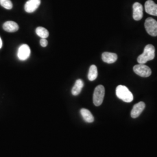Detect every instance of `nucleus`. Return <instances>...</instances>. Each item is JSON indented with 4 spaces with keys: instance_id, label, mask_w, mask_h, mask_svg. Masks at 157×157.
<instances>
[{
    "instance_id": "obj_18",
    "label": "nucleus",
    "mask_w": 157,
    "mask_h": 157,
    "mask_svg": "<svg viewBox=\"0 0 157 157\" xmlns=\"http://www.w3.org/2000/svg\"><path fill=\"white\" fill-rule=\"evenodd\" d=\"M40 43L42 47H45L48 44V41L45 39H41V40H40Z\"/></svg>"
},
{
    "instance_id": "obj_15",
    "label": "nucleus",
    "mask_w": 157,
    "mask_h": 157,
    "mask_svg": "<svg viewBox=\"0 0 157 157\" xmlns=\"http://www.w3.org/2000/svg\"><path fill=\"white\" fill-rule=\"evenodd\" d=\"M97 67L94 65H92L89 69V71L88 73V78L90 81H94L97 78Z\"/></svg>"
},
{
    "instance_id": "obj_3",
    "label": "nucleus",
    "mask_w": 157,
    "mask_h": 157,
    "mask_svg": "<svg viewBox=\"0 0 157 157\" xmlns=\"http://www.w3.org/2000/svg\"><path fill=\"white\" fill-rule=\"evenodd\" d=\"M105 95V89L102 85H98L95 87L93 94V103L95 106L101 105Z\"/></svg>"
},
{
    "instance_id": "obj_4",
    "label": "nucleus",
    "mask_w": 157,
    "mask_h": 157,
    "mask_svg": "<svg viewBox=\"0 0 157 157\" xmlns=\"http://www.w3.org/2000/svg\"><path fill=\"white\" fill-rule=\"evenodd\" d=\"M147 33L151 36H157V21L152 17H148L144 23Z\"/></svg>"
},
{
    "instance_id": "obj_8",
    "label": "nucleus",
    "mask_w": 157,
    "mask_h": 157,
    "mask_svg": "<svg viewBox=\"0 0 157 157\" xmlns=\"http://www.w3.org/2000/svg\"><path fill=\"white\" fill-rule=\"evenodd\" d=\"M41 4V0H28L25 5V10L28 13L35 11Z\"/></svg>"
},
{
    "instance_id": "obj_6",
    "label": "nucleus",
    "mask_w": 157,
    "mask_h": 157,
    "mask_svg": "<svg viewBox=\"0 0 157 157\" xmlns=\"http://www.w3.org/2000/svg\"><path fill=\"white\" fill-rule=\"evenodd\" d=\"M31 51L27 44L21 45L17 51V57L21 61H25L28 59L30 56Z\"/></svg>"
},
{
    "instance_id": "obj_5",
    "label": "nucleus",
    "mask_w": 157,
    "mask_h": 157,
    "mask_svg": "<svg viewBox=\"0 0 157 157\" xmlns=\"http://www.w3.org/2000/svg\"><path fill=\"white\" fill-rule=\"evenodd\" d=\"M133 71L136 74L143 78L149 77L151 75V70L144 64L136 65L133 67Z\"/></svg>"
},
{
    "instance_id": "obj_13",
    "label": "nucleus",
    "mask_w": 157,
    "mask_h": 157,
    "mask_svg": "<svg viewBox=\"0 0 157 157\" xmlns=\"http://www.w3.org/2000/svg\"><path fill=\"white\" fill-rule=\"evenodd\" d=\"M84 86V83L82 80L78 79L76 81L72 89V94L75 96L78 95Z\"/></svg>"
},
{
    "instance_id": "obj_12",
    "label": "nucleus",
    "mask_w": 157,
    "mask_h": 157,
    "mask_svg": "<svg viewBox=\"0 0 157 157\" xmlns=\"http://www.w3.org/2000/svg\"><path fill=\"white\" fill-rule=\"evenodd\" d=\"M2 28L8 32H15L18 30L19 26L13 21H7L4 23Z\"/></svg>"
},
{
    "instance_id": "obj_1",
    "label": "nucleus",
    "mask_w": 157,
    "mask_h": 157,
    "mask_svg": "<svg viewBox=\"0 0 157 157\" xmlns=\"http://www.w3.org/2000/svg\"><path fill=\"white\" fill-rule=\"evenodd\" d=\"M155 57V47L151 44H148L144 48L143 54L137 58V62L140 64L154 59Z\"/></svg>"
},
{
    "instance_id": "obj_7",
    "label": "nucleus",
    "mask_w": 157,
    "mask_h": 157,
    "mask_svg": "<svg viewBox=\"0 0 157 157\" xmlns=\"http://www.w3.org/2000/svg\"><path fill=\"white\" fill-rule=\"evenodd\" d=\"M143 17V8L139 2H135L133 5V17L135 21H140Z\"/></svg>"
},
{
    "instance_id": "obj_19",
    "label": "nucleus",
    "mask_w": 157,
    "mask_h": 157,
    "mask_svg": "<svg viewBox=\"0 0 157 157\" xmlns=\"http://www.w3.org/2000/svg\"><path fill=\"white\" fill-rule=\"evenodd\" d=\"M2 46V40L0 37V48H1Z\"/></svg>"
},
{
    "instance_id": "obj_16",
    "label": "nucleus",
    "mask_w": 157,
    "mask_h": 157,
    "mask_svg": "<svg viewBox=\"0 0 157 157\" xmlns=\"http://www.w3.org/2000/svg\"><path fill=\"white\" fill-rule=\"evenodd\" d=\"M36 33L41 39H46L49 36V32L43 27H38L36 29Z\"/></svg>"
},
{
    "instance_id": "obj_10",
    "label": "nucleus",
    "mask_w": 157,
    "mask_h": 157,
    "mask_svg": "<svg viewBox=\"0 0 157 157\" xmlns=\"http://www.w3.org/2000/svg\"><path fill=\"white\" fill-rule=\"evenodd\" d=\"M145 10L147 13L157 17V4H155L152 0H148L146 1Z\"/></svg>"
},
{
    "instance_id": "obj_2",
    "label": "nucleus",
    "mask_w": 157,
    "mask_h": 157,
    "mask_svg": "<svg viewBox=\"0 0 157 157\" xmlns=\"http://www.w3.org/2000/svg\"><path fill=\"white\" fill-rule=\"evenodd\" d=\"M116 95L119 99L125 102H130L133 100V94L128 88L123 85H119L116 89Z\"/></svg>"
},
{
    "instance_id": "obj_17",
    "label": "nucleus",
    "mask_w": 157,
    "mask_h": 157,
    "mask_svg": "<svg viewBox=\"0 0 157 157\" xmlns=\"http://www.w3.org/2000/svg\"><path fill=\"white\" fill-rule=\"evenodd\" d=\"M0 5L6 10H11L13 7L11 0H0Z\"/></svg>"
},
{
    "instance_id": "obj_11",
    "label": "nucleus",
    "mask_w": 157,
    "mask_h": 157,
    "mask_svg": "<svg viewBox=\"0 0 157 157\" xmlns=\"http://www.w3.org/2000/svg\"><path fill=\"white\" fill-rule=\"evenodd\" d=\"M118 56L115 53L105 52L102 54V61L107 63H113L117 61Z\"/></svg>"
},
{
    "instance_id": "obj_9",
    "label": "nucleus",
    "mask_w": 157,
    "mask_h": 157,
    "mask_svg": "<svg viewBox=\"0 0 157 157\" xmlns=\"http://www.w3.org/2000/svg\"><path fill=\"white\" fill-rule=\"evenodd\" d=\"M145 107H146L145 103L142 101L135 104L133 107V109L130 113L132 118H136L139 117L142 112L144 111Z\"/></svg>"
},
{
    "instance_id": "obj_14",
    "label": "nucleus",
    "mask_w": 157,
    "mask_h": 157,
    "mask_svg": "<svg viewBox=\"0 0 157 157\" xmlns=\"http://www.w3.org/2000/svg\"><path fill=\"white\" fill-rule=\"evenodd\" d=\"M80 113L85 122L87 123H92L94 122V118L89 110L85 108H82L80 110Z\"/></svg>"
}]
</instances>
